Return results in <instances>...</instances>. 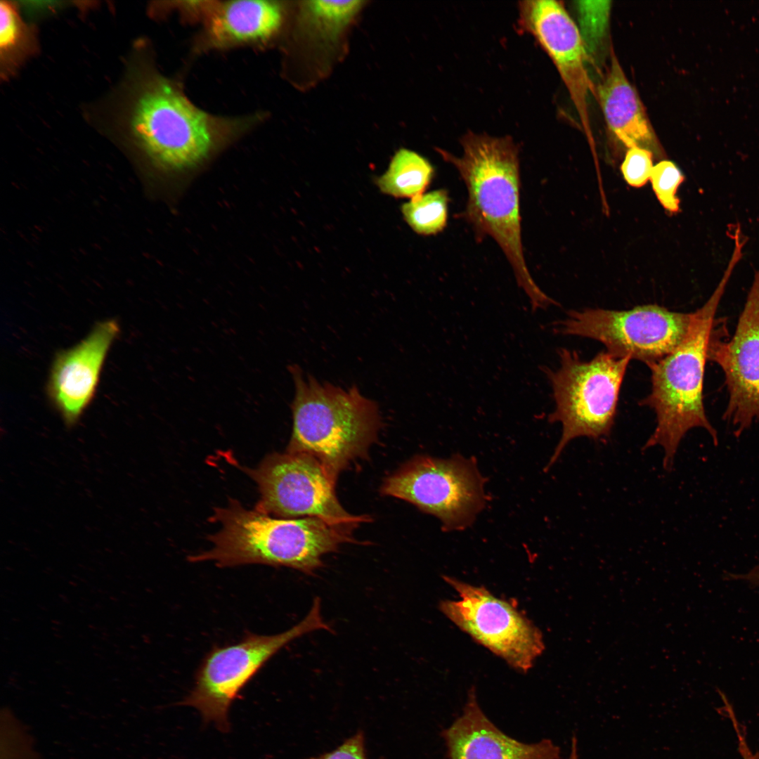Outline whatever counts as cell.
Listing matches in <instances>:
<instances>
[{
	"label": "cell",
	"instance_id": "1",
	"mask_svg": "<svg viewBox=\"0 0 759 759\" xmlns=\"http://www.w3.org/2000/svg\"><path fill=\"white\" fill-rule=\"evenodd\" d=\"M460 143L463 150L460 157L441 148L437 151L456 168L467 187L468 198L462 216L478 238L490 236L500 247L533 312L557 305L536 285L524 256L518 145L510 136L470 131Z\"/></svg>",
	"mask_w": 759,
	"mask_h": 759
},
{
	"label": "cell",
	"instance_id": "2",
	"mask_svg": "<svg viewBox=\"0 0 759 759\" xmlns=\"http://www.w3.org/2000/svg\"><path fill=\"white\" fill-rule=\"evenodd\" d=\"M263 118L260 112L240 117L210 114L188 99L180 82L153 72L139 85L129 128L153 163L181 172L198 167L222 143L253 129Z\"/></svg>",
	"mask_w": 759,
	"mask_h": 759
},
{
	"label": "cell",
	"instance_id": "3",
	"mask_svg": "<svg viewBox=\"0 0 759 759\" xmlns=\"http://www.w3.org/2000/svg\"><path fill=\"white\" fill-rule=\"evenodd\" d=\"M212 519L220 529L209 536V550L188 557L191 562H213L220 568L259 564L313 575L325 554L353 542L352 526L311 517L274 518L236 500L215 508Z\"/></svg>",
	"mask_w": 759,
	"mask_h": 759
},
{
	"label": "cell",
	"instance_id": "4",
	"mask_svg": "<svg viewBox=\"0 0 759 759\" xmlns=\"http://www.w3.org/2000/svg\"><path fill=\"white\" fill-rule=\"evenodd\" d=\"M736 263L729 261L724 274L706 302L694 312L685 339L672 352L648 365L651 372L650 394L639 404L651 408L656 425L643 449L660 446L664 450L663 467L669 470L678 446L692 429L703 428L718 443L715 429L707 418L703 404V379L715 314Z\"/></svg>",
	"mask_w": 759,
	"mask_h": 759
},
{
	"label": "cell",
	"instance_id": "5",
	"mask_svg": "<svg viewBox=\"0 0 759 759\" xmlns=\"http://www.w3.org/2000/svg\"><path fill=\"white\" fill-rule=\"evenodd\" d=\"M289 371L294 396L287 452L313 456L337 480L376 440L382 427L378 406L356 386L344 389L321 383L294 365Z\"/></svg>",
	"mask_w": 759,
	"mask_h": 759
},
{
	"label": "cell",
	"instance_id": "6",
	"mask_svg": "<svg viewBox=\"0 0 759 759\" xmlns=\"http://www.w3.org/2000/svg\"><path fill=\"white\" fill-rule=\"evenodd\" d=\"M557 352L558 369L540 368L551 384L555 403L548 421L559 422L562 427L547 469L557 460L571 440L581 436L600 440L609 436L622 382L631 360L602 351L585 361L575 351L562 348Z\"/></svg>",
	"mask_w": 759,
	"mask_h": 759
},
{
	"label": "cell",
	"instance_id": "7",
	"mask_svg": "<svg viewBox=\"0 0 759 759\" xmlns=\"http://www.w3.org/2000/svg\"><path fill=\"white\" fill-rule=\"evenodd\" d=\"M321 630L332 632L316 597L307 615L287 630L271 635L247 633L233 644L213 647L198 668L193 689L179 704L195 708L205 724L228 732L233 703L266 663L294 640Z\"/></svg>",
	"mask_w": 759,
	"mask_h": 759
},
{
	"label": "cell",
	"instance_id": "8",
	"mask_svg": "<svg viewBox=\"0 0 759 759\" xmlns=\"http://www.w3.org/2000/svg\"><path fill=\"white\" fill-rule=\"evenodd\" d=\"M485 480L472 458L417 455L386 478L382 495L437 517L445 531L467 528L484 509Z\"/></svg>",
	"mask_w": 759,
	"mask_h": 759
},
{
	"label": "cell",
	"instance_id": "9",
	"mask_svg": "<svg viewBox=\"0 0 759 759\" xmlns=\"http://www.w3.org/2000/svg\"><path fill=\"white\" fill-rule=\"evenodd\" d=\"M694 318L657 304L615 311L589 309L569 311L555 322L554 331L594 339L616 358L629 357L649 365L672 352L685 339Z\"/></svg>",
	"mask_w": 759,
	"mask_h": 759
},
{
	"label": "cell",
	"instance_id": "10",
	"mask_svg": "<svg viewBox=\"0 0 759 759\" xmlns=\"http://www.w3.org/2000/svg\"><path fill=\"white\" fill-rule=\"evenodd\" d=\"M245 472L260 493L255 509L285 519L317 517L330 523L356 527L370 521L349 514L339 503L336 481L315 458L305 453H273Z\"/></svg>",
	"mask_w": 759,
	"mask_h": 759
},
{
	"label": "cell",
	"instance_id": "11",
	"mask_svg": "<svg viewBox=\"0 0 759 759\" xmlns=\"http://www.w3.org/2000/svg\"><path fill=\"white\" fill-rule=\"evenodd\" d=\"M444 580L458 600H444L439 609L461 630L513 668L526 673L545 646L540 630L514 606L477 587L452 577Z\"/></svg>",
	"mask_w": 759,
	"mask_h": 759
},
{
	"label": "cell",
	"instance_id": "12",
	"mask_svg": "<svg viewBox=\"0 0 759 759\" xmlns=\"http://www.w3.org/2000/svg\"><path fill=\"white\" fill-rule=\"evenodd\" d=\"M715 325L710 339L708 361L722 369L728 392L722 415L736 436L759 422V268L730 339H724Z\"/></svg>",
	"mask_w": 759,
	"mask_h": 759
},
{
	"label": "cell",
	"instance_id": "13",
	"mask_svg": "<svg viewBox=\"0 0 759 759\" xmlns=\"http://www.w3.org/2000/svg\"><path fill=\"white\" fill-rule=\"evenodd\" d=\"M519 24L550 57L569 93L583 129L595 147L588 109L592 88L587 70L588 51L580 30L564 7L553 0L519 2Z\"/></svg>",
	"mask_w": 759,
	"mask_h": 759
},
{
	"label": "cell",
	"instance_id": "14",
	"mask_svg": "<svg viewBox=\"0 0 759 759\" xmlns=\"http://www.w3.org/2000/svg\"><path fill=\"white\" fill-rule=\"evenodd\" d=\"M120 332L118 322H98L72 348L53 361L46 392L67 427H74L93 400L108 353Z\"/></svg>",
	"mask_w": 759,
	"mask_h": 759
},
{
	"label": "cell",
	"instance_id": "15",
	"mask_svg": "<svg viewBox=\"0 0 759 759\" xmlns=\"http://www.w3.org/2000/svg\"><path fill=\"white\" fill-rule=\"evenodd\" d=\"M285 18V6L280 1H208L192 51L197 54L244 46L264 47L278 37Z\"/></svg>",
	"mask_w": 759,
	"mask_h": 759
},
{
	"label": "cell",
	"instance_id": "16",
	"mask_svg": "<svg viewBox=\"0 0 759 759\" xmlns=\"http://www.w3.org/2000/svg\"><path fill=\"white\" fill-rule=\"evenodd\" d=\"M448 759H559L560 748L543 739L535 743L516 740L498 729L480 707L474 688L462 714L441 732Z\"/></svg>",
	"mask_w": 759,
	"mask_h": 759
},
{
	"label": "cell",
	"instance_id": "17",
	"mask_svg": "<svg viewBox=\"0 0 759 759\" xmlns=\"http://www.w3.org/2000/svg\"><path fill=\"white\" fill-rule=\"evenodd\" d=\"M596 94L609 129L623 145L647 149L656 157L663 155L643 104L613 51Z\"/></svg>",
	"mask_w": 759,
	"mask_h": 759
},
{
	"label": "cell",
	"instance_id": "18",
	"mask_svg": "<svg viewBox=\"0 0 759 759\" xmlns=\"http://www.w3.org/2000/svg\"><path fill=\"white\" fill-rule=\"evenodd\" d=\"M361 1H307L299 6L297 30L315 42H335L361 9Z\"/></svg>",
	"mask_w": 759,
	"mask_h": 759
},
{
	"label": "cell",
	"instance_id": "19",
	"mask_svg": "<svg viewBox=\"0 0 759 759\" xmlns=\"http://www.w3.org/2000/svg\"><path fill=\"white\" fill-rule=\"evenodd\" d=\"M434 174L430 162L420 154L401 148L387 171L377 180L381 190L395 197H415L423 194Z\"/></svg>",
	"mask_w": 759,
	"mask_h": 759
},
{
	"label": "cell",
	"instance_id": "20",
	"mask_svg": "<svg viewBox=\"0 0 759 759\" xmlns=\"http://www.w3.org/2000/svg\"><path fill=\"white\" fill-rule=\"evenodd\" d=\"M448 202L446 190H436L412 198L402 206V213L416 233L436 234L446 225Z\"/></svg>",
	"mask_w": 759,
	"mask_h": 759
},
{
	"label": "cell",
	"instance_id": "21",
	"mask_svg": "<svg viewBox=\"0 0 759 759\" xmlns=\"http://www.w3.org/2000/svg\"><path fill=\"white\" fill-rule=\"evenodd\" d=\"M582 32L587 51L595 52L607 30L610 1H578Z\"/></svg>",
	"mask_w": 759,
	"mask_h": 759
},
{
	"label": "cell",
	"instance_id": "22",
	"mask_svg": "<svg viewBox=\"0 0 759 759\" xmlns=\"http://www.w3.org/2000/svg\"><path fill=\"white\" fill-rule=\"evenodd\" d=\"M684 179L680 168L670 160H661L654 166L649 179L653 190L663 208L670 213L680 210L677 191Z\"/></svg>",
	"mask_w": 759,
	"mask_h": 759
},
{
	"label": "cell",
	"instance_id": "23",
	"mask_svg": "<svg viewBox=\"0 0 759 759\" xmlns=\"http://www.w3.org/2000/svg\"><path fill=\"white\" fill-rule=\"evenodd\" d=\"M653 155L652 153L647 149H628L621 165V171L630 186L641 187L650 179L654 168Z\"/></svg>",
	"mask_w": 759,
	"mask_h": 759
},
{
	"label": "cell",
	"instance_id": "24",
	"mask_svg": "<svg viewBox=\"0 0 759 759\" xmlns=\"http://www.w3.org/2000/svg\"><path fill=\"white\" fill-rule=\"evenodd\" d=\"M0 46L1 51H11L18 44L22 34V25L14 8L2 1L0 6Z\"/></svg>",
	"mask_w": 759,
	"mask_h": 759
},
{
	"label": "cell",
	"instance_id": "25",
	"mask_svg": "<svg viewBox=\"0 0 759 759\" xmlns=\"http://www.w3.org/2000/svg\"><path fill=\"white\" fill-rule=\"evenodd\" d=\"M309 759H368L364 734L358 731L333 751Z\"/></svg>",
	"mask_w": 759,
	"mask_h": 759
},
{
	"label": "cell",
	"instance_id": "26",
	"mask_svg": "<svg viewBox=\"0 0 759 759\" xmlns=\"http://www.w3.org/2000/svg\"><path fill=\"white\" fill-rule=\"evenodd\" d=\"M729 578L745 581L753 586H759V563L748 572L742 574H730Z\"/></svg>",
	"mask_w": 759,
	"mask_h": 759
},
{
	"label": "cell",
	"instance_id": "27",
	"mask_svg": "<svg viewBox=\"0 0 759 759\" xmlns=\"http://www.w3.org/2000/svg\"><path fill=\"white\" fill-rule=\"evenodd\" d=\"M567 759H579L577 739L575 736L572 737L571 738L570 753Z\"/></svg>",
	"mask_w": 759,
	"mask_h": 759
}]
</instances>
